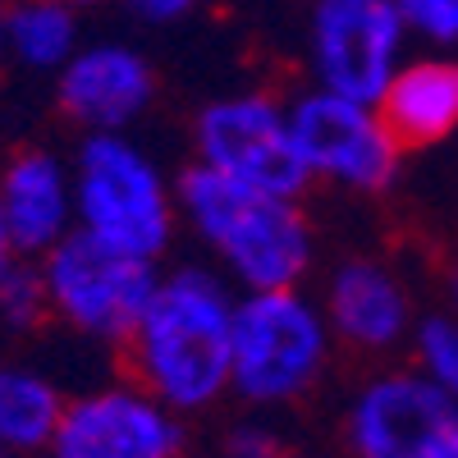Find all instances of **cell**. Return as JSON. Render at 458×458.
I'll list each match as a JSON object with an SVG mask.
<instances>
[{
    "instance_id": "cell-1",
    "label": "cell",
    "mask_w": 458,
    "mask_h": 458,
    "mask_svg": "<svg viewBox=\"0 0 458 458\" xmlns=\"http://www.w3.org/2000/svg\"><path fill=\"white\" fill-rule=\"evenodd\" d=\"M225 271L202 261L161 271L147 308L120 344L129 376L174 412H211L234 386V302Z\"/></svg>"
},
{
    "instance_id": "cell-2",
    "label": "cell",
    "mask_w": 458,
    "mask_h": 458,
    "mask_svg": "<svg viewBox=\"0 0 458 458\" xmlns=\"http://www.w3.org/2000/svg\"><path fill=\"white\" fill-rule=\"evenodd\" d=\"M174 193L179 220L239 289H284L308 280L317 239L298 198L239 183L202 161L174 179Z\"/></svg>"
},
{
    "instance_id": "cell-3",
    "label": "cell",
    "mask_w": 458,
    "mask_h": 458,
    "mask_svg": "<svg viewBox=\"0 0 458 458\" xmlns=\"http://www.w3.org/2000/svg\"><path fill=\"white\" fill-rule=\"evenodd\" d=\"M69 170L79 229L147 261H161L170 252L183 225L174 179H165V170L129 138V129L83 133Z\"/></svg>"
},
{
    "instance_id": "cell-4",
    "label": "cell",
    "mask_w": 458,
    "mask_h": 458,
    "mask_svg": "<svg viewBox=\"0 0 458 458\" xmlns=\"http://www.w3.org/2000/svg\"><path fill=\"white\" fill-rule=\"evenodd\" d=\"M335 330L326 308L298 284L243 289L234 302V394L252 412H276L317 390Z\"/></svg>"
},
{
    "instance_id": "cell-5",
    "label": "cell",
    "mask_w": 458,
    "mask_h": 458,
    "mask_svg": "<svg viewBox=\"0 0 458 458\" xmlns=\"http://www.w3.org/2000/svg\"><path fill=\"white\" fill-rule=\"evenodd\" d=\"M37 266H42L51 317L101 344L129 339L161 280V261L110 248L88 229H69L51 252L37 257Z\"/></svg>"
},
{
    "instance_id": "cell-6",
    "label": "cell",
    "mask_w": 458,
    "mask_h": 458,
    "mask_svg": "<svg viewBox=\"0 0 458 458\" xmlns=\"http://www.w3.org/2000/svg\"><path fill=\"white\" fill-rule=\"evenodd\" d=\"M193 147L202 165L266 193L302 198L317 183L293 138L289 106L266 92H229L207 101L193 120Z\"/></svg>"
},
{
    "instance_id": "cell-7",
    "label": "cell",
    "mask_w": 458,
    "mask_h": 458,
    "mask_svg": "<svg viewBox=\"0 0 458 458\" xmlns=\"http://www.w3.org/2000/svg\"><path fill=\"white\" fill-rule=\"evenodd\" d=\"M289 120L317 183H335L349 193H386L394 183L403 147L376 101H358L312 83L289 101Z\"/></svg>"
},
{
    "instance_id": "cell-8",
    "label": "cell",
    "mask_w": 458,
    "mask_h": 458,
    "mask_svg": "<svg viewBox=\"0 0 458 458\" xmlns=\"http://www.w3.org/2000/svg\"><path fill=\"white\" fill-rule=\"evenodd\" d=\"M408 23L399 0H312L308 60L330 92L376 101L403 64Z\"/></svg>"
},
{
    "instance_id": "cell-9",
    "label": "cell",
    "mask_w": 458,
    "mask_h": 458,
    "mask_svg": "<svg viewBox=\"0 0 458 458\" xmlns=\"http://www.w3.org/2000/svg\"><path fill=\"white\" fill-rule=\"evenodd\" d=\"M183 445V412L129 376L64 399L51 449L60 458H174Z\"/></svg>"
},
{
    "instance_id": "cell-10",
    "label": "cell",
    "mask_w": 458,
    "mask_h": 458,
    "mask_svg": "<svg viewBox=\"0 0 458 458\" xmlns=\"http://www.w3.org/2000/svg\"><path fill=\"white\" fill-rule=\"evenodd\" d=\"M458 399L422 371L371 376L349 403L344 440L362 458H445Z\"/></svg>"
},
{
    "instance_id": "cell-11",
    "label": "cell",
    "mask_w": 458,
    "mask_h": 458,
    "mask_svg": "<svg viewBox=\"0 0 458 458\" xmlns=\"http://www.w3.org/2000/svg\"><path fill=\"white\" fill-rule=\"evenodd\" d=\"M55 101L83 133L129 129L157 101V69L124 42H92L55 73Z\"/></svg>"
},
{
    "instance_id": "cell-12",
    "label": "cell",
    "mask_w": 458,
    "mask_h": 458,
    "mask_svg": "<svg viewBox=\"0 0 458 458\" xmlns=\"http://www.w3.org/2000/svg\"><path fill=\"white\" fill-rule=\"evenodd\" d=\"M326 321L339 344L358 353H390L412 335V298L380 261L349 257L326 276Z\"/></svg>"
},
{
    "instance_id": "cell-13",
    "label": "cell",
    "mask_w": 458,
    "mask_h": 458,
    "mask_svg": "<svg viewBox=\"0 0 458 458\" xmlns=\"http://www.w3.org/2000/svg\"><path fill=\"white\" fill-rule=\"evenodd\" d=\"M0 211L23 257L51 252L69 229H79V202H73V170L55 151L28 147L0 165Z\"/></svg>"
},
{
    "instance_id": "cell-14",
    "label": "cell",
    "mask_w": 458,
    "mask_h": 458,
    "mask_svg": "<svg viewBox=\"0 0 458 458\" xmlns=\"http://www.w3.org/2000/svg\"><path fill=\"white\" fill-rule=\"evenodd\" d=\"M376 110L386 114V124L403 151L445 142L458 129V60L422 55L399 64L386 92L376 97Z\"/></svg>"
},
{
    "instance_id": "cell-15",
    "label": "cell",
    "mask_w": 458,
    "mask_h": 458,
    "mask_svg": "<svg viewBox=\"0 0 458 458\" xmlns=\"http://www.w3.org/2000/svg\"><path fill=\"white\" fill-rule=\"evenodd\" d=\"M83 47L79 10L64 0H10L5 10V55L32 73H60Z\"/></svg>"
},
{
    "instance_id": "cell-16",
    "label": "cell",
    "mask_w": 458,
    "mask_h": 458,
    "mask_svg": "<svg viewBox=\"0 0 458 458\" xmlns=\"http://www.w3.org/2000/svg\"><path fill=\"white\" fill-rule=\"evenodd\" d=\"M64 394L32 367H0V454H42L55 445Z\"/></svg>"
},
{
    "instance_id": "cell-17",
    "label": "cell",
    "mask_w": 458,
    "mask_h": 458,
    "mask_svg": "<svg viewBox=\"0 0 458 458\" xmlns=\"http://www.w3.org/2000/svg\"><path fill=\"white\" fill-rule=\"evenodd\" d=\"M51 317L47 284H42V266L37 257H19L0 271V321L10 330H32Z\"/></svg>"
},
{
    "instance_id": "cell-18",
    "label": "cell",
    "mask_w": 458,
    "mask_h": 458,
    "mask_svg": "<svg viewBox=\"0 0 458 458\" xmlns=\"http://www.w3.org/2000/svg\"><path fill=\"white\" fill-rule=\"evenodd\" d=\"M412 353L417 371L431 376L445 394L458 399V312H436L412 326Z\"/></svg>"
},
{
    "instance_id": "cell-19",
    "label": "cell",
    "mask_w": 458,
    "mask_h": 458,
    "mask_svg": "<svg viewBox=\"0 0 458 458\" xmlns=\"http://www.w3.org/2000/svg\"><path fill=\"white\" fill-rule=\"evenodd\" d=\"M408 32L427 37L436 47H454L458 42V0H399Z\"/></svg>"
},
{
    "instance_id": "cell-20",
    "label": "cell",
    "mask_w": 458,
    "mask_h": 458,
    "mask_svg": "<svg viewBox=\"0 0 458 458\" xmlns=\"http://www.w3.org/2000/svg\"><path fill=\"white\" fill-rule=\"evenodd\" d=\"M225 445H229V454H248V458H261V454H271V449H276V431L261 422V408H257V417L239 422V427H234V436H229Z\"/></svg>"
},
{
    "instance_id": "cell-21",
    "label": "cell",
    "mask_w": 458,
    "mask_h": 458,
    "mask_svg": "<svg viewBox=\"0 0 458 458\" xmlns=\"http://www.w3.org/2000/svg\"><path fill=\"white\" fill-rule=\"evenodd\" d=\"M124 5L142 19V23H179L188 19L202 0H124Z\"/></svg>"
},
{
    "instance_id": "cell-22",
    "label": "cell",
    "mask_w": 458,
    "mask_h": 458,
    "mask_svg": "<svg viewBox=\"0 0 458 458\" xmlns=\"http://www.w3.org/2000/svg\"><path fill=\"white\" fill-rule=\"evenodd\" d=\"M23 252L14 248V234H10V225H5V211H0V271H5L10 261H19Z\"/></svg>"
},
{
    "instance_id": "cell-23",
    "label": "cell",
    "mask_w": 458,
    "mask_h": 458,
    "mask_svg": "<svg viewBox=\"0 0 458 458\" xmlns=\"http://www.w3.org/2000/svg\"><path fill=\"white\" fill-rule=\"evenodd\" d=\"M5 10H10V0H0V60H5Z\"/></svg>"
},
{
    "instance_id": "cell-24",
    "label": "cell",
    "mask_w": 458,
    "mask_h": 458,
    "mask_svg": "<svg viewBox=\"0 0 458 458\" xmlns=\"http://www.w3.org/2000/svg\"><path fill=\"white\" fill-rule=\"evenodd\" d=\"M445 458H458V422H454V431H449V440H445Z\"/></svg>"
},
{
    "instance_id": "cell-25",
    "label": "cell",
    "mask_w": 458,
    "mask_h": 458,
    "mask_svg": "<svg viewBox=\"0 0 458 458\" xmlns=\"http://www.w3.org/2000/svg\"><path fill=\"white\" fill-rule=\"evenodd\" d=\"M449 302H454V312H458V271L449 276Z\"/></svg>"
},
{
    "instance_id": "cell-26",
    "label": "cell",
    "mask_w": 458,
    "mask_h": 458,
    "mask_svg": "<svg viewBox=\"0 0 458 458\" xmlns=\"http://www.w3.org/2000/svg\"><path fill=\"white\" fill-rule=\"evenodd\" d=\"M64 5H73V10H83V5H92V0H64Z\"/></svg>"
}]
</instances>
